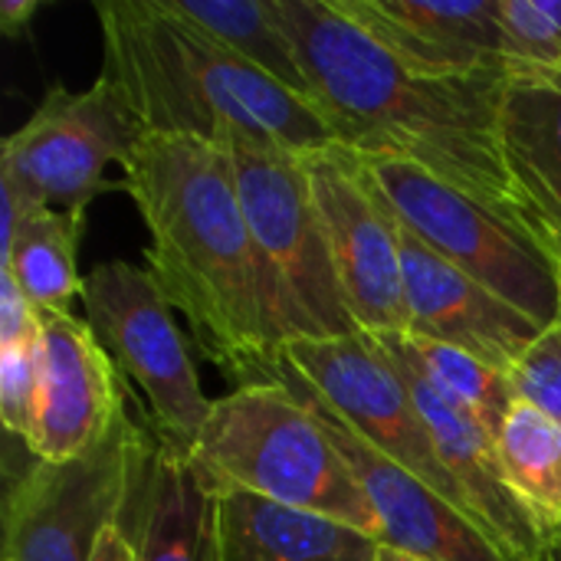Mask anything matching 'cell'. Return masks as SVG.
Listing matches in <instances>:
<instances>
[{
  "instance_id": "e0dca14e",
  "label": "cell",
  "mask_w": 561,
  "mask_h": 561,
  "mask_svg": "<svg viewBox=\"0 0 561 561\" xmlns=\"http://www.w3.org/2000/svg\"><path fill=\"white\" fill-rule=\"evenodd\" d=\"M128 526L135 561H224L217 490L184 447L161 437L135 490Z\"/></svg>"
},
{
  "instance_id": "30bf717a",
  "label": "cell",
  "mask_w": 561,
  "mask_h": 561,
  "mask_svg": "<svg viewBox=\"0 0 561 561\" xmlns=\"http://www.w3.org/2000/svg\"><path fill=\"white\" fill-rule=\"evenodd\" d=\"M279 362L299 375L378 454L473 516L457 480L444 467L408 385L368 345L365 335L332 342H289Z\"/></svg>"
},
{
  "instance_id": "f1b7e54d",
  "label": "cell",
  "mask_w": 561,
  "mask_h": 561,
  "mask_svg": "<svg viewBox=\"0 0 561 561\" xmlns=\"http://www.w3.org/2000/svg\"><path fill=\"white\" fill-rule=\"evenodd\" d=\"M378 561H424V559H417V556H411V552H401V549H394V546H385V542H381V549H378Z\"/></svg>"
},
{
  "instance_id": "6da1fadb",
  "label": "cell",
  "mask_w": 561,
  "mask_h": 561,
  "mask_svg": "<svg viewBox=\"0 0 561 561\" xmlns=\"http://www.w3.org/2000/svg\"><path fill=\"white\" fill-rule=\"evenodd\" d=\"M306 69L312 105L335 145L408 161L490 207L561 260L510 174L500 138L506 79H440L398 62L332 0H279Z\"/></svg>"
},
{
  "instance_id": "603a6c76",
  "label": "cell",
  "mask_w": 561,
  "mask_h": 561,
  "mask_svg": "<svg viewBox=\"0 0 561 561\" xmlns=\"http://www.w3.org/2000/svg\"><path fill=\"white\" fill-rule=\"evenodd\" d=\"M43 362V316L10 273H0V417L10 437L26 444L36 421Z\"/></svg>"
},
{
  "instance_id": "cb8c5ba5",
  "label": "cell",
  "mask_w": 561,
  "mask_h": 561,
  "mask_svg": "<svg viewBox=\"0 0 561 561\" xmlns=\"http://www.w3.org/2000/svg\"><path fill=\"white\" fill-rule=\"evenodd\" d=\"M496 447L513 486L549 519L561 523V424L516 398L506 411Z\"/></svg>"
},
{
  "instance_id": "3957f363",
  "label": "cell",
  "mask_w": 561,
  "mask_h": 561,
  "mask_svg": "<svg viewBox=\"0 0 561 561\" xmlns=\"http://www.w3.org/2000/svg\"><path fill=\"white\" fill-rule=\"evenodd\" d=\"M102 79L148 135L207 145L316 151L335 145L312 102L299 99L207 30L174 0H95Z\"/></svg>"
},
{
  "instance_id": "d4e9b609",
  "label": "cell",
  "mask_w": 561,
  "mask_h": 561,
  "mask_svg": "<svg viewBox=\"0 0 561 561\" xmlns=\"http://www.w3.org/2000/svg\"><path fill=\"white\" fill-rule=\"evenodd\" d=\"M496 3L506 36L510 79L561 76V0H496Z\"/></svg>"
},
{
  "instance_id": "52a82bcc",
  "label": "cell",
  "mask_w": 561,
  "mask_h": 561,
  "mask_svg": "<svg viewBox=\"0 0 561 561\" xmlns=\"http://www.w3.org/2000/svg\"><path fill=\"white\" fill-rule=\"evenodd\" d=\"M154 444L128 417L82 460H30L7 477L3 561H92L105 529L128 510Z\"/></svg>"
},
{
  "instance_id": "9a60e30c",
  "label": "cell",
  "mask_w": 561,
  "mask_h": 561,
  "mask_svg": "<svg viewBox=\"0 0 561 561\" xmlns=\"http://www.w3.org/2000/svg\"><path fill=\"white\" fill-rule=\"evenodd\" d=\"M388 362V358H385ZM391 365V362H388ZM398 378L408 385L434 447L457 480L473 519L519 561H552V542L561 533V523L549 519L542 510H536L510 480L496 437L473 417L460 414L447 401H440L417 375L408 368H398Z\"/></svg>"
},
{
  "instance_id": "277c9868",
  "label": "cell",
  "mask_w": 561,
  "mask_h": 561,
  "mask_svg": "<svg viewBox=\"0 0 561 561\" xmlns=\"http://www.w3.org/2000/svg\"><path fill=\"white\" fill-rule=\"evenodd\" d=\"M187 454L214 490L325 516L381 542L378 513L352 463L286 385H243L217 398Z\"/></svg>"
},
{
  "instance_id": "f546056e",
  "label": "cell",
  "mask_w": 561,
  "mask_h": 561,
  "mask_svg": "<svg viewBox=\"0 0 561 561\" xmlns=\"http://www.w3.org/2000/svg\"><path fill=\"white\" fill-rule=\"evenodd\" d=\"M552 561H561V533L556 536V542H552Z\"/></svg>"
},
{
  "instance_id": "ffe728a7",
  "label": "cell",
  "mask_w": 561,
  "mask_h": 561,
  "mask_svg": "<svg viewBox=\"0 0 561 561\" xmlns=\"http://www.w3.org/2000/svg\"><path fill=\"white\" fill-rule=\"evenodd\" d=\"M365 339L381 358L417 375L440 401L480 421L493 437L500 434L506 411L519 398L510 375L496 371L493 365L480 362L477 355L463 348H454L424 335H411V332H375Z\"/></svg>"
},
{
  "instance_id": "9c48e42d",
  "label": "cell",
  "mask_w": 561,
  "mask_h": 561,
  "mask_svg": "<svg viewBox=\"0 0 561 561\" xmlns=\"http://www.w3.org/2000/svg\"><path fill=\"white\" fill-rule=\"evenodd\" d=\"M79 299L85 325L122 375L141 388L158 437L191 450L214 401L201 388L187 342L151 273L125 260L99 263L82 276Z\"/></svg>"
},
{
  "instance_id": "5bb4252c",
  "label": "cell",
  "mask_w": 561,
  "mask_h": 561,
  "mask_svg": "<svg viewBox=\"0 0 561 561\" xmlns=\"http://www.w3.org/2000/svg\"><path fill=\"white\" fill-rule=\"evenodd\" d=\"M378 46L414 72L440 79H510L496 0H332Z\"/></svg>"
},
{
  "instance_id": "ac0fdd59",
  "label": "cell",
  "mask_w": 561,
  "mask_h": 561,
  "mask_svg": "<svg viewBox=\"0 0 561 561\" xmlns=\"http://www.w3.org/2000/svg\"><path fill=\"white\" fill-rule=\"evenodd\" d=\"M224 561H378L381 542L345 523L217 490Z\"/></svg>"
},
{
  "instance_id": "44dd1931",
  "label": "cell",
  "mask_w": 561,
  "mask_h": 561,
  "mask_svg": "<svg viewBox=\"0 0 561 561\" xmlns=\"http://www.w3.org/2000/svg\"><path fill=\"white\" fill-rule=\"evenodd\" d=\"M85 214L39 207L30 210L13 233L10 250L0 256V273H10L20 293L39 316H72L82 293L76 266Z\"/></svg>"
},
{
  "instance_id": "2e32d148",
  "label": "cell",
  "mask_w": 561,
  "mask_h": 561,
  "mask_svg": "<svg viewBox=\"0 0 561 561\" xmlns=\"http://www.w3.org/2000/svg\"><path fill=\"white\" fill-rule=\"evenodd\" d=\"M401 233V273L408 299V332L477 355L510 375L529 345L546 332L519 309L440 260L411 230Z\"/></svg>"
},
{
  "instance_id": "4fadbf2b",
  "label": "cell",
  "mask_w": 561,
  "mask_h": 561,
  "mask_svg": "<svg viewBox=\"0 0 561 561\" xmlns=\"http://www.w3.org/2000/svg\"><path fill=\"white\" fill-rule=\"evenodd\" d=\"M125 417L118 365L85 319L43 316V362L36 421L26 454L43 463H72L99 450Z\"/></svg>"
},
{
  "instance_id": "484cf974",
  "label": "cell",
  "mask_w": 561,
  "mask_h": 561,
  "mask_svg": "<svg viewBox=\"0 0 561 561\" xmlns=\"http://www.w3.org/2000/svg\"><path fill=\"white\" fill-rule=\"evenodd\" d=\"M516 394L561 424V319L549 325L510 371Z\"/></svg>"
},
{
  "instance_id": "7a4b0ae2",
  "label": "cell",
  "mask_w": 561,
  "mask_h": 561,
  "mask_svg": "<svg viewBox=\"0 0 561 561\" xmlns=\"http://www.w3.org/2000/svg\"><path fill=\"white\" fill-rule=\"evenodd\" d=\"M122 191L148 230L145 270L184 316L201 355L237 388L270 385L283 339L230 151L197 138L145 135L122 161Z\"/></svg>"
},
{
  "instance_id": "5b68a950",
  "label": "cell",
  "mask_w": 561,
  "mask_h": 561,
  "mask_svg": "<svg viewBox=\"0 0 561 561\" xmlns=\"http://www.w3.org/2000/svg\"><path fill=\"white\" fill-rule=\"evenodd\" d=\"M237 191L256 243L273 325L289 342H332L362 335L345 309L325 230L309 191L306 151L230 145Z\"/></svg>"
},
{
  "instance_id": "d6986e66",
  "label": "cell",
  "mask_w": 561,
  "mask_h": 561,
  "mask_svg": "<svg viewBox=\"0 0 561 561\" xmlns=\"http://www.w3.org/2000/svg\"><path fill=\"white\" fill-rule=\"evenodd\" d=\"M506 164L561 253V76H516L500 95Z\"/></svg>"
},
{
  "instance_id": "8992f818",
  "label": "cell",
  "mask_w": 561,
  "mask_h": 561,
  "mask_svg": "<svg viewBox=\"0 0 561 561\" xmlns=\"http://www.w3.org/2000/svg\"><path fill=\"white\" fill-rule=\"evenodd\" d=\"M352 158L391 217L440 260L519 309L539 329L559 322L561 260L556 253L408 161L358 151Z\"/></svg>"
},
{
  "instance_id": "8fae6325",
  "label": "cell",
  "mask_w": 561,
  "mask_h": 561,
  "mask_svg": "<svg viewBox=\"0 0 561 561\" xmlns=\"http://www.w3.org/2000/svg\"><path fill=\"white\" fill-rule=\"evenodd\" d=\"M342 299L362 335L408 332L401 233L391 210L342 145L302 154Z\"/></svg>"
},
{
  "instance_id": "7402d4cb",
  "label": "cell",
  "mask_w": 561,
  "mask_h": 561,
  "mask_svg": "<svg viewBox=\"0 0 561 561\" xmlns=\"http://www.w3.org/2000/svg\"><path fill=\"white\" fill-rule=\"evenodd\" d=\"M174 7L240 59L312 102V89L279 0H174Z\"/></svg>"
},
{
  "instance_id": "7c38bea8",
  "label": "cell",
  "mask_w": 561,
  "mask_h": 561,
  "mask_svg": "<svg viewBox=\"0 0 561 561\" xmlns=\"http://www.w3.org/2000/svg\"><path fill=\"white\" fill-rule=\"evenodd\" d=\"M276 385H286L325 427L339 454L352 463L362 480L378 523L381 542L401 552H411L424 561H519L506 546H500L473 516L460 506L437 496L431 486L414 480L408 470L378 454L368 440H362L299 375H293L283 362L276 365Z\"/></svg>"
},
{
  "instance_id": "4316f807",
  "label": "cell",
  "mask_w": 561,
  "mask_h": 561,
  "mask_svg": "<svg viewBox=\"0 0 561 561\" xmlns=\"http://www.w3.org/2000/svg\"><path fill=\"white\" fill-rule=\"evenodd\" d=\"M128 510H131V503H128ZM128 510L105 529L92 561H135V539H131V526H128Z\"/></svg>"
},
{
  "instance_id": "ba28073f",
  "label": "cell",
  "mask_w": 561,
  "mask_h": 561,
  "mask_svg": "<svg viewBox=\"0 0 561 561\" xmlns=\"http://www.w3.org/2000/svg\"><path fill=\"white\" fill-rule=\"evenodd\" d=\"M145 125L99 76L89 89L49 85L36 112L0 145V184L26 204L85 214V207L122 187L105 168L122 164L145 138Z\"/></svg>"
},
{
  "instance_id": "83f0119b",
  "label": "cell",
  "mask_w": 561,
  "mask_h": 561,
  "mask_svg": "<svg viewBox=\"0 0 561 561\" xmlns=\"http://www.w3.org/2000/svg\"><path fill=\"white\" fill-rule=\"evenodd\" d=\"M36 10H39V0H0V30L7 36L26 33Z\"/></svg>"
}]
</instances>
